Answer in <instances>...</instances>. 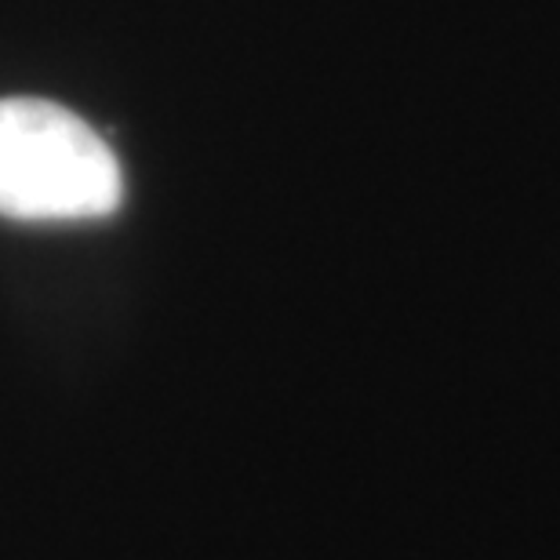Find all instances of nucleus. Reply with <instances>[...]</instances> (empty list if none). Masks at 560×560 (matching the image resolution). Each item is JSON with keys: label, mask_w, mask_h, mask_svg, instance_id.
<instances>
[{"label": "nucleus", "mask_w": 560, "mask_h": 560, "mask_svg": "<svg viewBox=\"0 0 560 560\" xmlns=\"http://www.w3.org/2000/svg\"><path fill=\"white\" fill-rule=\"evenodd\" d=\"M125 200L120 161L98 131L48 98H0V219L88 222Z\"/></svg>", "instance_id": "f257e3e1"}]
</instances>
